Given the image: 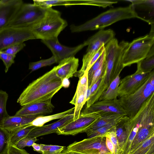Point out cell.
<instances>
[{
    "mask_svg": "<svg viewBox=\"0 0 154 154\" xmlns=\"http://www.w3.org/2000/svg\"><path fill=\"white\" fill-rule=\"evenodd\" d=\"M33 150L35 151L42 153L41 151V144H38L35 143H34L32 146Z\"/></svg>",
    "mask_w": 154,
    "mask_h": 154,
    "instance_id": "cell-45",
    "label": "cell"
},
{
    "mask_svg": "<svg viewBox=\"0 0 154 154\" xmlns=\"http://www.w3.org/2000/svg\"><path fill=\"white\" fill-rule=\"evenodd\" d=\"M56 73L62 81L69 79L74 76L77 72L79 66V59L74 56L65 59L58 63Z\"/></svg>",
    "mask_w": 154,
    "mask_h": 154,
    "instance_id": "cell-20",
    "label": "cell"
},
{
    "mask_svg": "<svg viewBox=\"0 0 154 154\" xmlns=\"http://www.w3.org/2000/svg\"><path fill=\"white\" fill-rule=\"evenodd\" d=\"M46 8L33 4L24 3L20 6L8 26L30 27L44 16Z\"/></svg>",
    "mask_w": 154,
    "mask_h": 154,
    "instance_id": "cell-9",
    "label": "cell"
},
{
    "mask_svg": "<svg viewBox=\"0 0 154 154\" xmlns=\"http://www.w3.org/2000/svg\"><path fill=\"white\" fill-rule=\"evenodd\" d=\"M129 43L122 41L119 43L117 40L114 38L104 46V59L106 64L105 82L107 88L124 68L123 57Z\"/></svg>",
    "mask_w": 154,
    "mask_h": 154,
    "instance_id": "cell-4",
    "label": "cell"
},
{
    "mask_svg": "<svg viewBox=\"0 0 154 154\" xmlns=\"http://www.w3.org/2000/svg\"><path fill=\"white\" fill-rule=\"evenodd\" d=\"M37 117L9 116L4 119L0 125L10 133L29 125Z\"/></svg>",
    "mask_w": 154,
    "mask_h": 154,
    "instance_id": "cell-21",
    "label": "cell"
},
{
    "mask_svg": "<svg viewBox=\"0 0 154 154\" xmlns=\"http://www.w3.org/2000/svg\"><path fill=\"white\" fill-rule=\"evenodd\" d=\"M7 154H29L25 149H20L13 145H10Z\"/></svg>",
    "mask_w": 154,
    "mask_h": 154,
    "instance_id": "cell-43",
    "label": "cell"
},
{
    "mask_svg": "<svg viewBox=\"0 0 154 154\" xmlns=\"http://www.w3.org/2000/svg\"><path fill=\"white\" fill-rule=\"evenodd\" d=\"M106 65V62L104 59L103 62L94 73L92 77L91 84L90 85L88 86V88H90L92 85L94 84L101 76Z\"/></svg>",
    "mask_w": 154,
    "mask_h": 154,
    "instance_id": "cell-39",
    "label": "cell"
},
{
    "mask_svg": "<svg viewBox=\"0 0 154 154\" xmlns=\"http://www.w3.org/2000/svg\"><path fill=\"white\" fill-rule=\"evenodd\" d=\"M8 96L6 91L0 90V124L9 116L6 109Z\"/></svg>",
    "mask_w": 154,
    "mask_h": 154,
    "instance_id": "cell-33",
    "label": "cell"
},
{
    "mask_svg": "<svg viewBox=\"0 0 154 154\" xmlns=\"http://www.w3.org/2000/svg\"><path fill=\"white\" fill-rule=\"evenodd\" d=\"M106 73V65L104 68L101 76L90 88V96L86 102L85 108L89 107L92 104L98 101L103 93L108 88L105 82Z\"/></svg>",
    "mask_w": 154,
    "mask_h": 154,
    "instance_id": "cell-23",
    "label": "cell"
},
{
    "mask_svg": "<svg viewBox=\"0 0 154 154\" xmlns=\"http://www.w3.org/2000/svg\"><path fill=\"white\" fill-rule=\"evenodd\" d=\"M41 41L50 50L58 63L65 59L74 56L85 46L83 43L73 47L66 46L61 45L58 39Z\"/></svg>",
    "mask_w": 154,
    "mask_h": 154,
    "instance_id": "cell-16",
    "label": "cell"
},
{
    "mask_svg": "<svg viewBox=\"0 0 154 154\" xmlns=\"http://www.w3.org/2000/svg\"><path fill=\"white\" fill-rule=\"evenodd\" d=\"M105 57L104 50L97 60L94 63L88 72V86L91 83L93 75L95 71L98 68L103 61Z\"/></svg>",
    "mask_w": 154,
    "mask_h": 154,
    "instance_id": "cell-37",
    "label": "cell"
},
{
    "mask_svg": "<svg viewBox=\"0 0 154 154\" xmlns=\"http://www.w3.org/2000/svg\"><path fill=\"white\" fill-rule=\"evenodd\" d=\"M69 79H65L62 81V85L65 88H68L70 82Z\"/></svg>",
    "mask_w": 154,
    "mask_h": 154,
    "instance_id": "cell-46",
    "label": "cell"
},
{
    "mask_svg": "<svg viewBox=\"0 0 154 154\" xmlns=\"http://www.w3.org/2000/svg\"><path fill=\"white\" fill-rule=\"evenodd\" d=\"M123 116H124L117 113H113L101 116L94 124L86 131L85 132L88 135L98 128L119 120Z\"/></svg>",
    "mask_w": 154,
    "mask_h": 154,
    "instance_id": "cell-25",
    "label": "cell"
},
{
    "mask_svg": "<svg viewBox=\"0 0 154 154\" xmlns=\"http://www.w3.org/2000/svg\"><path fill=\"white\" fill-rule=\"evenodd\" d=\"M154 45V26L149 33L136 38L129 43L123 57L124 67L131 66L144 59Z\"/></svg>",
    "mask_w": 154,
    "mask_h": 154,
    "instance_id": "cell-7",
    "label": "cell"
},
{
    "mask_svg": "<svg viewBox=\"0 0 154 154\" xmlns=\"http://www.w3.org/2000/svg\"><path fill=\"white\" fill-rule=\"evenodd\" d=\"M101 116L97 113L80 115L76 119L59 128L56 132L58 135H75L86 131L94 124Z\"/></svg>",
    "mask_w": 154,
    "mask_h": 154,
    "instance_id": "cell-12",
    "label": "cell"
},
{
    "mask_svg": "<svg viewBox=\"0 0 154 154\" xmlns=\"http://www.w3.org/2000/svg\"><path fill=\"white\" fill-rule=\"evenodd\" d=\"M42 154H60L64 149L63 146L41 144Z\"/></svg>",
    "mask_w": 154,
    "mask_h": 154,
    "instance_id": "cell-35",
    "label": "cell"
},
{
    "mask_svg": "<svg viewBox=\"0 0 154 154\" xmlns=\"http://www.w3.org/2000/svg\"><path fill=\"white\" fill-rule=\"evenodd\" d=\"M35 38L30 27L7 26L0 30V50Z\"/></svg>",
    "mask_w": 154,
    "mask_h": 154,
    "instance_id": "cell-10",
    "label": "cell"
},
{
    "mask_svg": "<svg viewBox=\"0 0 154 154\" xmlns=\"http://www.w3.org/2000/svg\"><path fill=\"white\" fill-rule=\"evenodd\" d=\"M154 68V45L152 46L145 58L137 63V71L149 73Z\"/></svg>",
    "mask_w": 154,
    "mask_h": 154,
    "instance_id": "cell-26",
    "label": "cell"
},
{
    "mask_svg": "<svg viewBox=\"0 0 154 154\" xmlns=\"http://www.w3.org/2000/svg\"><path fill=\"white\" fill-rule=\"evenodd\" d=\"M74 107L65 111L55 114L37 117L31 123V125L36 127L41 126L45 123L51 121L56 119H60L70 114L74 111Z\"/></svg>",
    "mask_w": 154,
    "mask_h": 154,
    "instance_id": "cell-27",
    "label": "cell"
},
{
    "mask_svg": "<svg viewBox=\"0 0 154 154\" xmlns=\"http://www.w3.org/2000/svg\"><path fill=\"white\" fill-rule=\"evenodd\" d=\"M104 50V45H103L100 48L91 59L88 65L85 72H88L91 66L101 55Z\"/></svg>",
    "mask_w": 154,
    "mask_h": 154,
    "instance_id": "cell-42",
    "label": "cell"
},
{
    "mask_svg": "<svg viewBox=\"0 0 154 154\" xmlns=\"http://www.w3.org/2000/svg\"><path fill=\"white\" fill-rule=\"evenodd\" d=\"M35 127L29 125L10 133V145L14 146L19 141L27 137Z\"/></svg>",
    "mask_w": 154,
    "mask_h": 154,
    "instance_id": "cell-29",
    "label": "cell"
},
{
    "mask_svg": "<svg viewBox=\"0 0 154 154\" xmlns=\"http://www.w3.org/2000/svg\"><path fill=\"white\" fill-rule=\"evenodd\" d=\"M66 20L61 17L60 13L52 7L46 8L43 17L30 27L35 39L55 40L67 26Z\"/></svg>",
    "mask_w": 154,
    "mask_h": 154,
    "instance_id": "cell-3",
    "label": "cell"
},
{
    "mask_svg": "<svg viewBox=\"0 0 154 154\" xmlns=\"http://www.w3.org/2000/svg\"><path fill=\"white\" fill-rule=\"evenodd\" d=\"M26 46L24 42L13 45L5 49L4 51L7 54L16 56V54Z\"/></svg>",
    "mask_w": 154,
    "mask_h": 154,
    "instance_id": "cell-41",
    "label": "cell"
},
{
    "mask_svg": "<svg viewBox=\"0 0 154 154\" xmlns=\"http://www.w3.org/2000/svg\"><path fill=\"white\" fill-rule=\"evenodd\" d=\"M132 18H139L148 22L147 20L138 15L134 5L131 4L128 7L107 10L82 24L79 26L72 24L70 28L72 32L101 30L119 20Z\"/></svg>",
    "mask_w": 154,
    "mask_h": 154,
    "instance_id": "cell-2",
    "label": "cell"
},
{
    "mask_svg": "<svg viewBox=\"0 0 154 154\" xmlns=\"http://www.w3.org/2000/svg\"><path fill=\"white\" fill-rule=\"evenodd\" d=\"M33 4L46 8L57 5H91L103 7L105 4L103 0H34Z\"/></svg>",
    "mask_w": 154,
    "mask_h": 154,
    "instance_id": "cell-19",
    "label": "cell"
},
{
    "mask_svg": "<svg viewBox=\"0 0 154 154\" xmlns=\"http://www.w3.org/2000/svg\"><path fill=\"white\" fill-rule=\"evenodd\" d=\"M106 138L103 136L95 137L75 142L69 145L66 150L83 154H111L106 146Z\"/></svg>",
    "mask_w": 154,
    "mask_h": 154,
    "instance_id": "cell-11",
    "label": "cell"
},
{
    "mask_svg": "<svg viewBox=\"0 0 154 154\" xmlns=\"http://www.w3.org/2000/svg\"><path fill=\"white\" fill-rule=\"evenodd\" d=\"M130 118L124 116L118 121L115 127L117 140L119 151L118 154H121L127 134V130Z\"/></svg>",
    "mask_w": 154,
    "mask_h": 154,
    "instance_id": "cell-24",
    "label": "cell"
},
{
    "mask_svg": "<svg viewBox=\"0 0 154 154\" xmlns=\"http://www.w3.org/2000/svg\"><path fill=\"white\" fill-rule=\"evenodd\" d=\"M88 87V85L78 83L75 93L69 103L75 106L73 111L74 120L79 117L83 106L88 100L87 94Z\"/></svg>",
    "mask_w": 154,
    "mask_h": 154,
    "instance_id": "cell-22",
    "label": "cell"
},
{
    "mask_svg": "<svg viewBox=\"0 0 154 154\" xmlns=\"http://www.w3.org/2000/svg\"><path fill=\"white\" fill-rule=\"evenodd\" d=\"M154 114V93L143 104L133 117L130 118L127 134L121 154H129L131 144L137 133L149 117Z\"/></svg>",
    "mask_w": 154,
    "mask_h": 154,
    "instance_id": "cell-6",
    "label": "cell"
},
{
    "mask_svg": "<svg viewBox=\"0 0 154 154\" xmlns=\"http://www.w3.org/2000/svg\"><path fill=\"white\" fill-rule=\"evenodd\" d=\"M51 99L36 102L25 105L17 111L15 115L26 116H40L51 113L54 106Z\"/></svg>",
    "mask_w": 154,
    "mask_h": 154,
    "instance_id": "cell-15",
    "label": "cell"
},
{
    "mask_svg": "<svg viewBox=\"0 0 154 154\" xmlns=\"http://www.w3.org/2000/svg\"><path fill=\"white\" fill-rule=\"evenodd\" d=\"M23 3L21 0H0V30L8 26Z\"/></svg>",
    "mask_w": 154,
    "mask_h": 154,
    "instance_id": "cell-17",
    "label": "cell"
},
{
    "mask_svg": "<svg viewBox=\"0 0 154 154\" xmlns=\"http://www.w3.org/2000/svg\"><path fill=\"white\" fill-rule=\"evenodd\" d=\"M57 63L55 57L52 56L47 59L30 63L29 64V69L31 70V72H32L43 67L50 66L54 63Z\"/></svg>",
    "mask_w": 154,
    "mask_h": 154,
    "instance_id": "cell-32",
    "label": "cell"
},
{
    "mask_svg": "<svg viewBox=\"0 0 154 154\" xmlns=\"http://www.w3.org/2000/svg\"><path fill=\"white\" fill-rule=\"evenodd\" d=\"M74 120L73 112L56 122L41 126L35 127L28 134L27 137H37L53 133H56L58 129Z\"/></svg>",
    "mask_w": 154,
    "mask_h": 154,
    "instance_id": "cell-18",
    "label": "cell"
},
{
    "mask_svg": "<svg viewBox=\"0 0 154 154\" xmlns=\"http://www.w3.org/2000/svg\"><path fill=\"white\" fill-rule=\"evenodd\" d=\"M106 144L108 149L111 154H115L114 146L110 139L106 137Z\"/></svg>",
    "mask_w": 154,
    "mask_h": 154,
    "instance_id": "cell-44",
    "label": "cell"
},
{
    "mask_svg": "<svg viewBox=\"0 0 154 154\" xmlns=\"http://www.w3.org/2000/svg\"><path fill=\"white\" fill-rule=\"evenodd\" d=\"M10 138L9 132L0 125V154H7Z\"/></svg>",
    "mask_w": 154,
    "mask_h": 154,
    "instance_id": "cell-31",
    "label": "cell"
},
{
    "mask_svg": "<svg viewBox=\"0 0 154 154\" xmlns=\"http://www.w3.org/2000/svg\"><path fill=\"white\" fill-rule=\"evenodd\" d=\"M119 120L115 121L95 130L87 135L88 138L95 137L104 136L105 134L114 127Z\"/></svg>",
    "mask_w": 154,
    "mask_h": 154,
    "instance_id": "cell-34",
    "label": "cell"
},
{
    "mask_svg": "<svg viewBox=\"0 0 154 154\" xmlns=\"http://www.w3.org/2000/svg\"><path fill=\"white\" fill-rule=\"evenodd\" d=\"M97 113L101 116L113 113L126 116V114L119 104L117 99L98 100L89 107L85 108L81 115Z\"/></svg>",
    "mask_w": 154,
    "mask_h": 154,
    "instance_id": "cell-14",
    "label": "cell"
},
{
    "mask_svg": "<svg viewBox=\"0 0 154 154\" xmlns=\"http://www.w3.org/2000/svg\"><path fill=\"white\" fill-rule=\"evenodd\" d=\"M37 140L36 137H26L19 141L14 146L19 149H23L25 147L32 146Z\"/></svg>",
    "mask_w": 154,
    "mask_h": 154,
    "instance_id": "cell-38",
    "label": "cell"
},
{
    "mask_svg": "<svg viewBox=\"0 0 154 154\" xmlns=\"http://www.w3.org/2000/svg\"><path fill=\"white\" fill-rule=\"evenodd\" d=\"M115 126L109 131L107 132L105 134L104 136L108 137L110 139L114 146L115 150V154H118L119 148L117 140L115 130Z\"/></svg>",
    "mask_w": 154,
    "mask_h": 154,
    "instance_id": "cell-40",
    "label": "cell"
},
{
    "mask_svg": "<svg viewBox=\"0 0 154 154\" xmlns=\"http://www.w3.org/2000/svg\"><path fill=\"white\" fill-rule=\"evenodd\" d=\"M149 73L136 70L133 74L124 77L120 80L118 87L119 96H125L134 92L146 82Z\"/></svg>",
    "mask_w": 154,
    "mask_h": 154,
    "instance_id": "cell-13",
    "label": "cell"
},
{
    "mask_svg": "<svg viewBox=\"0 0 154 154\" xmlns=\"http://www.w3.org/2000/svg\"><path fill=\"white\" fill-rule=\"evenodd\" d=\"M60 154H83L82 153L72 151H68L67 150L64 151L63 152H62Z\"/></svg>",
    "mask_w": 154,
    "mask_h": 154,
    "instance_id": "cell-47",
    "label": "cell"
},
{
    "mask_svg": "<svg viewBox=\"0 0 154 154\" xmlns=\"http://www.w3.org/2000/svg\"><path fill=\"white\" fill-rule=\"evenodd\" d=\"M154 93V71L150 72L146 82L133 93L120 97L118 102L125 111L126 116L133 117L137 112L144 102Z\"/></svg>",
    "mask_w": 154,
    "mask_h": 154,
    "instance_id": "cell-5",
    "label": "cell"
},
{
    "mask_svg": "<svg viewBox=\"0 0 154 154\" xmlns=\"http://www.w3.org/2000/svg\"><path fill=\"white\" fill-rule=\"evenodd\" d=\"M129 154H154V134Z\"/></svg>",
    "mask_w": 154,
    "mask_h": 154,
    "instance_id": "cell-30",
    "label": "cell"
},
{
    "mask_svg": "<svg viewBox=\"0 0 154 154\" xmlns=\"http://www.w3.org/2000/svg\"><path fill=\"white\" fill-rule=\"evenodd\" d=\"M15 56L7 54L4 51L0 50V59L3 61L5 66V73L7 72L10 67L14 63Z\"/></svg>",
    "mask_w": 154,
    "mask_h": 154,
    "instance_id": "cell-36",
    "label": "cell"
},
{
    "mask_svg": "<svg viewBox=\"0 0 154 154\" xmlns=\"http://www.w3.org/2000/svg\"><path fill=\"white\" fill-rule=\"evenodd\" d=\"M115 33L112 29H101L85 41L83 44L85 46H88L86 53L83 56L81 69L74 76L79 79L85 72L88 64L94 56L103 46H105L115 38Z\"/></svg>",
    "mask_w": 154,
    "mask_h": 154,
    "instance_id": "cell-8",
    "label": "cell"
},
{
    "mask_svg": "<svg viewBox=\"0 0 154 154\" xmlns=\"http://www.w3.org/2000/svg\"><path fill=\"white\" fill-rule=\"evenodd\" d=\"M120 81L119 75H118L103 93L98 100H112L117 99V97L119 96L118 90Z\"/></svg>",
    "mask_w": 154,
    "mask_h": 154,
    "instance_id": "cell-28",
    "label": "cell"
},
{
    "mask_svg": "<svg viewBox=\"0 0 154 154\" xmlns=\"http://www.w3.org/2000/svg\"><path fill=\"white\" fill-rule=\"evenodd\" d=\"M57 66L30 83L22 92L17 102L21 106L52 99L62 87V81L56 75Z\"/></svg>",
    "mask_w": 154,
    "mask_h": 154,
    "instance_id": "cell-1",
    "label": "cell"
}]
</instances>
